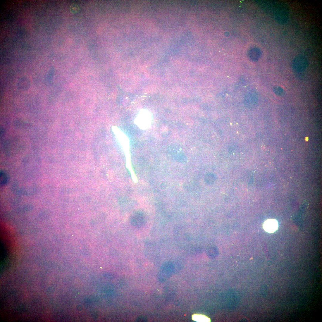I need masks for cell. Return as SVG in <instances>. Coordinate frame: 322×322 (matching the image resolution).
Wrapping results in <instances>:
<instances>
[{"instance_id":"obj_1","label":"cell","mask_w":322,"mask_h":322,"mask_svg":"<svg viewBox=\"0 0 322 322\" xmlns=\"http://www.w3.org/2000/svg\"><path fill=\"white\" fill-rule=\"evenodd\" d=\"M152 121V117L148 111L143 109L139 112L136 117L135 124L141 129L145 130L150 126Z\"/></svg>"},{"instance_id":"obj_8","label":"cell","mask_w":322,"mask_h":322,"mask_svg":"<svg viewBox=\"0 0 322 322\" xmlns=\"http://www.w3.org/2000/svg\"><path fill=\"white\" fill-rule=\"evenodd\" d=\"M273 91L276 94L278 95H283L284 92L282 88L278 86H275L274 88Z\"/></svg>"},{"instance_id":"obj_2","label":"cell","mask_w":322,"mask_h":322,"mask_svg":"<svg viewBox=\"0 0 322 322\" xmlns=\"http://www.w3.org/2000/svg\"><path fill=\"white\" fill-rule=\"evenodd\" d=\"M274 14L275 20L279 24H284L287 22L289 12L287 6L285 4H277L274 9Z\"/></svg>"},{"instance_id":"obj_9","label":"cell","mask_w":322,"mask_h":322,"mask_svg":"<svg viewBox=\"0 0 322 322\" xmlns=\"http://www.w3.org/2000/svg\"><path fill=\"white\" fill-rule=\"evenodd\" d=\"M305 140H306V141H307L308 140V137H306V138H305Z\"/></svg>"},{"instance_id":"obj_5","label":"cell","mask_w":322,"mask_h":322,"mask_svg":"<svg viewBox=\"0 0 322 322\" xmlns=\"http://www.w3.org/2000/svg\"><path fill=\"white\" fill-rule=\"evenodd\" d=\"M145 222V218L143 213L137 212L134 213L131 217L130 223L134 227H138L143 225Z\"/></svg>"},{"instance_id":"obj_7","label":"cell","mask_w":322,"mask_h":322,"mask_svg":"<svg viewBox=\"0 0 322 322\" xmlns=\"http://www.w3.org/2000/svg\"><path fill=\"white\" fill-rule=\"evenodd\" d=\"M0 185H4L7 183L8 180V177L6 173L4 171H1L0 172Z\"/></svg>"},{"instance_id":"obj_6","label":"cell","mask_w":322,"mask_h":322,"mask_svg":"<svg viewBox=\"0 0 322 322\" xmlns=\"http://www.w3.org/2000/svg\"><path fill=\"white\" fill-rule=\"evenodd\" d=\"M193 320L197 322H210L209 318L203 315L195 314L192 316Z\"/></svg>"},{"instance_id":"obj_4","label":"cell","mask_w":322,"mask_h":322,"mask_svg":"<svg viewBox=\"0 0 322 322\" xmlns=\"http://www.w3.org/2000/svg\"><path fill=\"white\" fill-rule=\"evenodd\" d=\"M278 222L275 219H268L264 222L263 224L264 229L269 233L274 232L278 229Z\"/></svg>"},{"instance_id":"obj_3","label":"cell","mask_w":322,"mask_h":322,"mask_svg":"<svg viewBox=\"0 0 322 322\" xmlns=\"http://www.w3.org/2000/svg\"><path fill=\"white\" fill-rule=\"evenodd\" d=\"M308 65L307 59L303 56L295 57L292 62V68L295 72H301L304 71Z\"/></svg>"}]
</instances>
